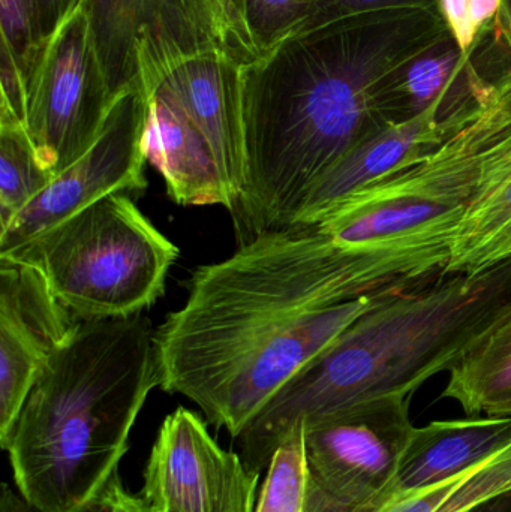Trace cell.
<instances>
[{
  "mask_svg": "<svg viewBox=\"0 0 511 512\" xmlns=\"http://www.w3.org/2000/svg\"><path fill=\"white\" fill-rule=\"evenodd\" d=\"M389 295L357 297L315 225L257 234L228 258L198 267L185 304L155 331L159 387L191 400L236 439Z\"/></svg>",
  "mask_w": 511,
  "mask_h": 512,
  "instance_id": "1",
  "label": "cell"
},
{
  "mask_svg": "<svg viewBox=\"0 0 511 512\" xmlns=\"http://www.w3.org/2000/svg\"><path fill=\"white\" fill-rule=\"evenodd\" d=\"M447 32L440 8L374 12L288 36L243 63L240 242L287 228L351 150L402 123L405 68Z\"/></svg>",
  "mask_w": 511,
  "mask_h": 512,
  "instance_id": "2",
  "label": "cell"
},
{
  "mask_svg": "<svg viewBox=\"0 0 511 512\" xmlns=\"http://www.w3.org/2000/svg\"><path fill=\"white\" fill-rule=\"evenodd\" d=\"M510 315L511 259L383 298L261 409L236 438L240 457L261 472L300 427L363 400L413 396Z\"/></svg>",
  "mask_w": 511,
  "mask_h": 512,
  "instance_id": "3",
  "label": "cell"
},
{
  "mask_svg": "<svg viewBox=\"0 0 511 512\" xmlns=\"http://www.w3.org/2000/svg\"><path fill=\"white\" fill-rule=\"evenodd\" d=\"M156 387L149 319L78 322L0 439L24 501L39 512L86 507L120 474L135 421Z\"/></svg>",
  "mask_w": 511,
  "mask_h": 512,
  "instance_id": "4",
  "label": "cell"
},
{
  "mask_svg": "<svg viewBox=\"0 0 511 512\" xmlns=\"http://www.w3.org/2000/svg\"><path fill=\"white\" fill-rule=\"evenodd\" d=\"M179 249L126 194H111L0 259L36 268L78 321L152 307Z\"/></svg>",
  "mask_w": 511,
  "mask_h": 512,
  "instance_id": "5",
  "label": "cell"
},
{
  "mask_svg": "<svg viewBox=\"0 0 511 512\" xmlns=\"http://www.w3.org/2000/svg\"><path fill=\"white\" fill-rule=\"evenodd\" d=\"M20 72L27 134L56 177L92 147L125 92L108 84L81 3L35 45Z\"/></svg>",
  "mask_w": 511,
  "mask_h": 512,
  "instance_id": "6",
  "label": "cell"
},
{
  "mask_svg": "<svg viewBox=\"0 0 511 512\" xmlns=\"http://www.w3.org/2000/svg\"><path fill=\"white\" fill-rule=\"evenodd\" d=\"M411 397L383 396L305 427L306 512H372L413 438Z\"/></svg>",
  "mask_w": 511,
  "mask_h": 512,
  "instance_id": "7",
  "label": "cell"
},
{
  "mask_svg": "<svg viewBox=\"0 0 511 512\" xmlns=\"http://www.w3.org/2000/svg\"><path fill=\"white\" fill-rule=\"evenodd\" d=\"M144 128L146 98L137 84L117 99L92 147L0 228V255L14 252L108 195L144 191Z\"/></svg>",
  "mask_w": 511,
  "mask_h": 512,
  "instance_id": "8",
  "label": "cell"
},
{
  "mask_svg": "<svg viewBox=\"0 0 511 512\" xmlns=\"http://www.w3.org/2000/svg\"><path fill=\"white\" fill-rule=\"evenodd\" d=\"M260 474L180 406L159 429L141 495L159 512H255Z\"/></svg>",
  "mask_w": 511,
  "mask_h": 512,
  "instance_id": "9",
  "label": "cell"
},
{
  "mask_svg": "<svg viewBox=\"0 0 511 512\" xmlns=\"http://www.w3.org/2000/svg\"><path fill=\"white\" fill-rule=\"evenodd\" d=\"M242 65L222 50L153 53L140 48L137 54L141 92L156 90L180 111L209 144L239 201L245 189Z\"/></svg>",
  "mask_w": 511,
  "mask_h": 512,
  "instance_id": "10",
  "label": "cell"
},
{
  "mask_svg": "<svg viewBox=\"0 0 511 512\" xmlns=\"http://www.w3.org/2000/svg\"><path fill=\"white\" fill-rule=\"evenodd\" d=\"M78 322L36 268L0 259V439L17 420L42 366Z\"/></svg>",
  "mask_w": 511,
  "mask_h": 512,
  "instance_id": "11",
  "label": "cell"
},
{
  "mask_svg": "<svg viewBox=\"0 0 511 512\" xmlns=\"http://www.w3.org/2000/svg\"><path fill=\"white\" fill-rule=\"evenodd\" d=\"M483 111L474 116L446 119L440 107L434 105L414 119L378 132L351 150L312 188L288 227L314 225L339 201L428 155L474 122Z\"/></svg>",
  "mask_w": 511,
  "mask_h": 512,
  "instance_id": "12",
  "label": "cell"
},
{
  "mask_svg": "<svg viewBox=\"0 0 511 512\" xmlns=\"http://www.w3.org/2000/svg\"><path fill=\"white\" fill-rule=\"evenodd\" d=\"M510 439L511 417L501 415L432 421L428 426L416 427L392 487L374 511L459 474Z\"/></svg>",
  "mask_w": 511,
  "mask_h": 512,
  "instance_id": "13",
  "label": "cell"
},
{
  "mask_svg": "<svg viewBox=\"0 0 511 512\" xmlns=\"http://www.w3.org/2000/svg\"><path fill=\"white\" fill-rule=\"evenodd\" d=\"M93 44L116 95L137 86L140 45L164 44V0H80Z\"/></svg>",
  "mask_w": 511,
  "mask_h": 512,
  "instance_id": "14",
  "label": "cell"
},
{
  "mask_svg": "<svg viewBox=\"0 0 511 512\" xmlns=\"http://www.w3.org/2000/svg\"><path fill=\"white\" fill-rule=\"evenodd\" d=\"M511 259V135L453 240L446 276L476 274Z\"/></svg>",
  "mask_w": 511,
  "mask_h": 512,
  "instance_id": "15",
  "label": "cell"
},
{
  "mask_svg": "<svg viewBox=\"0 0 511 512\" xmlns=\"http://www.w3.org/2000/svg\"><path fill=\"white\" fill-rule=\"evenodd\" d=\"M441 399L453 400L467 417L491 414L511 400V315L489 331L450 370Z\"/></svg>",
  "mask_w": 511,
  "mask_h": 512,
  "instance_id": "16",
  "label": "cell"
},
{
  "mask_svg": "<svg viewBox=\"0 0 511 512\" xmlns=\"http://www.w3.org/2000/svg\"><path fill=\"white\" fill-rule=\"evenodd\" d=\"M511 498V439L480 462L374 512H477Z\"/></svg>",
  "mask_w": 511,
  "mask_h": 512,
  "instance_id": "17",
  "label": "cell"
},
{
  "mask_svg": "<svg viewBox=\"0 0 511 512\" xmlns=\"http://www.w3.org/2000/svg\"><path fill=\"white\" fill-rule=\"evenodd\" d=\"M164 8V44L150 50L161 53L222 50L239 62H251L224 0H164Z\"/></svg>",
  "mask_w": 511,
  "mask_h": 512,
  "instance_id": "18",
  "label": "cell"
},
{
  "mask_svg": "<svg viewBox=\"0 0 511 512\" xmlns=\"http://www.w3.org/2000/svg\"><path fill=\"white\" fill-rule=\"evenodd\" d=\"M53 179L39 161L26 128L20 123L0 120V228Z\"/></svg>",
  "mask_w": 511,
  "mask_h": 512,
  "instance_id": "19",
  "label": "cell"
},
{
  "mask_svg": "<svg viewBox=\"0 0 511 512\" xmlns=\"http://www.w3.org/2000/svg\"><path fill=\"white\" fill-rule=\"evenodd\" d=\"M306 495L305 430L300 427L273 454L255 512H306Z\"/></svg>",
  "mask_w": 511,
  "mask_h": 512,
  "instance_id": "20",
  "label": "cell"
},
{
  "mask_svg": "<svg viewBox=\"0 0 511 512\" xmlns=\"http://www.w3.org/2000/svg\"><path fill=\"white\" fill-rule=\"evenodd\" d=\"M318 0H245V18L258 56L296 35L305 26Z\"/></svg>",
  "mask_w": 511,
  "mask_h": 512,
  "instance_id": "21",
  "label": "cell"
},
{
  "mask_svg": "<svg viewBox=\"0 0 511 512\" xmlns=\"http://www.w3.org/2000/svg\"><path fill=\"white\" fill-rule=\"evenodd\" d=\"M0 24L2 47L21 68L30 51L44 38L35 0H0Z\"/></svg>",
  "mask_w": 511,
  "mask_h": 512,
  "instance_id": "22",
  "label": "cell"
},
{
  "mask_svg": "<svg viewBox=\"0 0 511 512\" xmlns=\"http://www.w3.org/2000/svg\"><path fill=\"white\" fill-rule=\"evenodd\" d=\"M437 8H440V0H318L311 17L299 33L374 12Z\"/></svg>",
  "mask_w": 511,
  "mask_h": 512,
  "instance_id": "23",
  "label": "cell"
},
{
  "mask_svg": "<svg viewBox=\"0 0 511 512\" xmlns=\"http://www.w3.org/2000/svg\"><path fill=\"white\" fill-rule=\"evenodd\" d=\"M78 512H159L143 495H132L117 474L101 493Z\"/></svg>",
  "mask_w": 511,
  "mask_h": 512,
  "instance_id": "24",
  "label": "cell"
},
{
  "mask_svg": "<svg viewBox=\"0 0 511 512\" xmlns=\"http://www.w3.org/2000/svg\"><path fill=\"white\" fill-rule=\"evenodd\" d=\"M440 9L459 47L464 51L470 50L482 32H477L471 23L468 0H440Z\"/></svg>",
  "mask_w": 511,
  "mask_h": 512,
  "instance_id": "25",
  "label": "cell"
},
{
  "mask_svg": "<svg viewBox=\"0 0 511 512\" xmlns=\"http://www.w3.org/2000/svg\"><path fill=\"white\" fill-rule=\"evenodd\" d=\"M42 36L48 35L56 24L80 3V0H35Z\"/></svg>",
  "mask_w": 511,
  "mask_h": 512,
  "instance_id": "26",
  "label": "cell"
},
{
  "mask_svg": "<svg viewBox=\"0 0 511 512\" xmlns=\"http://www.w3.org/2000/svg\"><path fill=\"white\" fill-rule=\"evenodd\" d=\"M224 3L225 6H227L228 14H230L231 21H233L234 29H236L240 41L243 42L246 50H248L251 60H254L255 57H258V53L257 50H255L254 44H252L248 26H246L245 0H224Z\"/></svg>",
  "mask_w": 511,
  "mask_h": 512,
  "instance_id": "27",
  "label": "cell"
},
{
  "mask_svg": "<svg viewBox=\"0 0 511 512\" xmlns=\"http://www.w3.org/2000/svg\"><path fill=\"white\" fill-rule=\"evenodd\" d=\"M501 0H468L471 23L477 32H482L489 24L494 23L500 11Z\"/></svg>",
  "mask_w": 511,
  "mask_h": 512,
  "instance_id": "28",
  "label": "cell"
},
{
  "mask_svg": "<svg viewBox=\"0 0 511 512\" xmlns=\"http://www.w3.org/2000/svg\"><path fill=\"white\" fill-rule=\"evenodd\" d=\"M0 512H39L35 508L30 507L23 496L12 490L9 484H3L2 492H0Z\"/></svg>",
  "mask_w": 511,
  "mask_h": 512,
  "instance_id": "29",
  "label": "cell"
},
{
  "mask_svg": "<svg viewBox=\"0 0 511 512\" xmlns=\"http://www.w3.org/2000/svg\"><path fill=\"white\" fill-rule=\"evenodd\" d=\"M494 23L498 38L501 39L511 57V0H501L500 11Z\"/></svg>",
  "mask_w": 511,
  "mask_h": 512,
  "instance_id": "30",
  "label": "cell"
},
{
  "mask_svg": "<svg viewBox=\"0 0 511 512\" xmlns=\"http://www.w3.org/2000/svg\"><path fill=\"white\" fill-rule=\"evenodd\" d=\"M488 415H501V417H511V400L510 402L504 403V405L495 408L491 414Z\"/></svg>",
  "mask_w": 511,
  "mask_h": 512,
  "instance_id": "31",
  "label": "cell"
},
{
  "mask_svg": "<svg viewBox=\"0 0 511 512\" xmlns=\"http://www.w3.org/2000/svg\"><path fill=\"white\" fill-rule=\"evenodd\" d=\"M509 512H511V507H510V510H509Z\"/></svg>",
  "mask_w": 511,
  "mask_h": 512,
  "instance_id": "32",
  "label": "cell"
}]
</instances>
